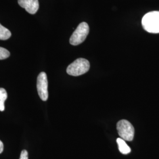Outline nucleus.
<instances>
[{"label":"nucleus","mask_w":159,"mask_h":159,"mask_svg":"<svg viewBox=\"0 0 159 159\" xmlns=\"http://www.w3.org/2000/svg\"><path fill=\"white\" fill-rule=\"evenodd\" d=\"M117 129L120 137L125 141L133 140L134 129L130 123L126 120H121L117 124Z\"/></svg>","instance_id":"nucleus-4"},{"label":"nucleus","mask_w":159,"mask_h":159,"mask_svg":"<svg viewBox=\"0 0 159 159\" xmlns=\"http://www.w3.org/2000/svg\"><path fill=\"white\" fill-rule=\"evenodd\" d=\"M7 98V93L3 88H0V111H3L5 109L4 102Z\"/></svg>","instance_id":"nucleus-9"},{"label":"nucleus","mask_w":159,"mask_h":159,"mask_svg":"<svg viewBox=\"0 0 159 159\" xmlns=\"http://www.w3.org/2000/svg\"><path fill=\"white\" fill-rule=\"evenodd\" d=\"M37 88L39 95L43 101H47L48 98V80L45 72L40 73L37 81Z\"/></svg>","instance_id":"nucleus-5"},{"label":"nucleus","mask_w":159,"mask_h":159,"mask_svg":"<svg viewBox=\"0 0 159 159\" xmlns=\"http://www.w3.org/2000/svg\"><path fill=\"white\" fill-rule=\"evenodd\" d=\"M4 150V144L0 140V154L3 152Z\"/></svg>","instance_id":"nucleus-12"},{"label":"nucleus","mask_w":159,"mask_h":159,"mask_svg":"<svg viewBox=\"0 0 159 159\" xmlns=\"http://www.w3.org/2000/svg\"><path fill=\"white\" fill-rule=\"evenodd\" d=\"M89 33V26L85 22L80 23L70 39V43L73 46L81 44L86 39Z\"/></svg>","instance_id":"nucleus-3"},{"label":"nucleus","mask_w":159,"mask_h":159,"mask_svg":"<svg viewBox=\"0 0 159 159\" xmlns=\"http://www.w3.org/2000/svg\"><path fill=\"white\" fill-rule=\"evenodd\" d=\"M90 66V63L87 60L80 58L68 66L67 73L72 76H79L86 73L89 70Z\"/></svg>","instance_id":"nucleus-2"},{"label":"nucleus","mask_w":159,"mask_h":159,"mask_svg":"<svg viewBox=\"0 0 159 159\" xmlns=\"http://www.w3.org/2000/svg\"><path fill=\"white\" fill-rule=\"evenodd\" d=\"M18 2L30 14H35L39 8L38 0H18Z\"/></svg>","instance_id":"nucleus-6"},{"label":"nucleus","mask_w":159,"mask_h":159,"mask_svg":"<svg viewBox=\"0 0 159 159\" xmlns=\"http://www.w3.org/2000/svg\"><path fill=\"white\" fill-rule=\"evenodd\" d=\"M11 33L10 31L0 24V40H8L11 37Z\"/></svg>","instance_id":"nucleus-8"},{"label":"nucleus","mask_w":159,"mask_h":159,"mask_svg":"<svg viewBox=\"0 0 159 159\" xmlns=\"http://www.w3.org/2000/svg\"><path fill=\"white\" fill-rule=\"evenodd\" d=\"M117 143L118 144L119 149L121 153L127 154L130 153V148L126 144L125 140H124L121 138H118L117 139Z\"/></svg>","instance_id":"nucleus-7"},{"label":"nucleus","mask_w":159,"mask_h":159,"mask_svg":"<svg viewBox=\"0 0 159 159\" xmlns=\"http://www.w3.org/2000/svg\"><path fill=\"white\" fill-rule=\"evenodd\" d=\"M20 159H29V154L27 150H23L21 152Z\"/></svg>","instance_id":"nucleus-11"},{"label":"nucleus","mask_w":159,"mask_h":159,"mask_svg":"<svg viewBox=\"0 0 159 159\" xmlns=\"http://www.w3.org/2000/svg\"><path fill=\"white\" fill-rule=\"evenodd\" d=\"M10 53L7 49L0 47V60H4L10 57Z\"/></svg>","instance_id":"nucleus-10"},{"label":"nucleus","mask_w":159,"mask_h":159,"mask_svg":"<svg viewBox=\"0 0 159 159\" xmlns=\"http://www.w3.org/2000/svg\"><path fill=\"white\" fill-rule=\"evenodd\" d=\"M143 27L150 33H159V11H154L146 14L142 20Z\"/></svg>","instance_id":"nucleus-1"}]
</instances>
